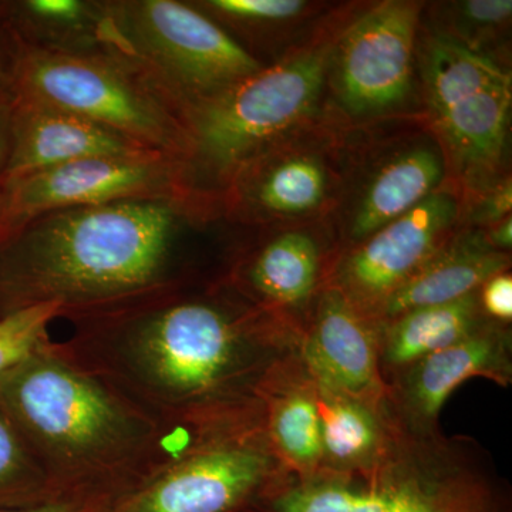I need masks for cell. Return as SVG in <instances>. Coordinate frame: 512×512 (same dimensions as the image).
I'll return each instance as SVG.
<instances>
[{
	"mask_svg": "<svg viewBox=\"0 0 512 512\" xmlns=\"http://www.w3.org/2000/svg\"><path fill=\"white\" fill-rule=\"evenodd\" d=\"M222 279L252 306L288 323V311L305 309L320 291L319 242L302 228L241 242Z\"/></svg>",
	"mask_w": 512,
	"mask_h": 512,
	"instance_id": "cell-15",
	"label": "cell"
},
{
	"mask_svg": "<svg viewBox=\"0 0 512 512\" xmlns=\"http://www.w3.org/2000/svg\"><path fill=\"white\" fill-rule=\"evenodd\" d=\"M485 239L497 251L507 252V249L510 251L512 242L511 215L490 227V232L485 235Z\"/></svg>",
	"mask_w": 512,
	"mask_h": 512,
	"instance_id": "cell-33",
	"label": "cell"
},
{
	"mask_svg": "<svg viewBox=\"0 0 512 512\" xmlns=\"http://www.w3.org/2000/svg\"><path fill=\"white\" fill-rule=\"evenodd\" d=\"M393 512H507L493 491L461 478L424 477L387 470Z\"/></svg>",
	"mask_w": 512,
	"mask_h": 512,
	"instance_id": "cell-24",
	"label": "cell"
},
{
	"mask_svg": "<svg viewBox=\"0 0 512 512\" xmlns=\"http://www.w3.org/2000/svg\"><path fill=\"white\" fill-rule=\"evenodd\" d=\"M421 76L447 163L470 190L490 183L507 143L511 74L474 47L436 35L423 43Z\"/></svg>",
	"mask_w": 512,
	"mask_h": 512,
	"instance_id": "cell-8",
	"label": "cell"
},
{
	"mask_svg": "<svg viewBox=\"0 0 512 512\" xmlns=\"http://www.w3.org/2000/svg\"><path fill=\"white\" fill-rule=\"evenodd\" d=\"M194 8L227 30L252 35L256 29L279 25L301 16L308 3L301 0H197Z\"/></svg>",
	"mask_w": 512,
	"mask_h": 512,
	"instance_id": "cell-26",
	"label": "cell"
},
{
	"mask_svg": "<svg viewBox=\"0 0 512 512\" xmlns=\"http://www.w3.org/2000/svg\"><path fill=\"white\" fill-rule=\"evenodd\" d=\"M18 53L19 43L15 37L0 29V94L12 93Z\"/></svg>",
	"mask_w": 512,
	"mask_h": 512,
	"instance_id": "cell-30",
	"label": "cell"
},
{
	"mask_svg": "<svg viewBox=\"0 0 512 512\" xmlns=\"http://www.w3.org/2000/svg\"><path fill=\"white\" fill-rule=\"evenodd\" d=\"M460 201L439 190L349 249L330 285L377 322L390 295L450 241Z\"/></svg>",
	"mask_w": 512,
	"mask_h": 512,
	"instance_id": "cell-12",
	"label": "cell"
},
{
	"mask_svg": "<svg viewBox=\"0 0 512 512\" xmlns=\"http://www.w3.org/2000/svg\"><path fill=\"white\" fill-rule=\"evenodd\" d=\"M380 330L379 322L329 284L319 292L301 335V362L313 379L382 410L387 387L379 362Z\"/></svg>",
	"mask_w": 512,
	"mask_h": 512,
	"instance_id": "cell-13",
	"label": "cell"
},
{
	"mask_svg": "<svg viewBox=\"0 0 512 512\" xmlns=\"http://www.w3.org/2000/svg\"><path fill=\"white\" fill-rule=\"evenodd\" d=\"M0 404L60 498L109 510L195 434L161 423L52 339L0 380Z\"/></svg>",
	"mask_w": 512,
	"mask_h": 512,
	"instance_id": "cell-3",
	"label": "cell"
},
{
	"mask_svg": "<svg viewBox=\"0 0 512 512\" xmlns=\"http://www.w3.org/2000/svg\"><path fill=\"white\" fill-rule=\"evenodd\" d=\"M447 164L440 141L431 137L414 138L390 151L353 195L346 222L350 244L355 247L439 191Z\"/></svg>",
	"mask_w": 512,
	"mask_h": 512,
	"instance_id": "cell-17",
	"label": "cell"
},
{
	"mask_svg": "<svg viewBox=\"0 0 512 512\" xmlns=\"http://www.w3.org/2000/svg\"><path fill=\"white\" fill-rule=\"evenodd\" d=\"M458 13L468 26L497 28L511 19V0H468L458 3Z\"/></svg>",
	"mask_w": 512,
	"mask_h": 512,
	"instance_id": "cell-28",
	"label": "cell"
},
{
	"mask_svg": "<svg viewBox=\"0 0 512 512\" xmlns=\"http://www.w3.org/2000/svg\"><path fill=\"white\" fill-rule=\"evenodd\" d=\"M511 205V178H508L485 192L483 200L478 201L476 210L471 212V220L476 221V224H487L493 227L510 217Z\"/></svg>",
	"mask_w": 512,
	"mask_h": 512,
	"instance_id": "cell-29",
	"label": "cell"
},
{
	"mask_svg": "<svg viewBox=\"0 0 512 512\" xmlns=\"http://www.w3.org/2000/svg\"><path fill=\"white\" fill-rule=\"evenodd\" d=\"M13 94H0V188L5 180L10 153Z\"/></svg>",
	"mask_w": 512,
	"mask_h": 512,
	"instance_id": "cell-31",
	"label": "cell"
},
{
	"mask_svg": "<svg viewBox=\"0 0 512 512\" xmlns=\"http://www.w3.org/2000/svg\"><path fill=\"white\" fill-rule=\"evenodd\" d=\"M0 29L30 49L110 53L104 0H0Z\"/></svg>",
	"mask_w": 512,
	"mask_h": 512,
	"instance_id": "cell-20",
	"label": "cell"
},
{
	"mask_svg": "<svg viewBox=\"0 0 512 512\" xmlns=\"http://www.w3.org/2000/svg\"><path fill=\"white\" fill-rule=\"evenodd\" d=\"M174 194L187 192L181 163L173 157L83 158L5 181L0 188V239L46 212Z\"/></svg>",
	"mask_w": 512,
	"mask_h": 512,
	"instance_id": "cell-9",
	"label": "cell"
},
{
	"mask_svg": "<svg viewBox=\"0 0 512 512\" xmlns=\"http://www.w3.org/2000/svg\"><path fill=\"white\" fill-rule=\"evenodd\" d=\"M348 477L322 471L312 477L286 478L252 512H393L386 470L365 487L350 483Z\"/></svg>",
	"mask_w": 512,
	"mask_h": 512,
	"instance_id": "cell-23",
	"label": "cell"
},
{
	"mask_svg": "<svg viewBox=\"0 0 512 512\" xmlns=\"http://www.w3.org/2000/svg\"><path fill=\"white\" fill-rule=\"evenodd\" d=\"M143 153L157 151L70 111L13 94L10 153L3 183L83 158Z\"/></svg>",
	"mask_w": 512,
	"mask_h": 512,
	"instance_id": "cell-16",
	"label": "cell"
},
{
	"mask_svg": "<svg viewBox=\"0 0 512 512\" xmlns=\"http://www.w3.org/2000/svg\"><path fill=\"white\" fill-rule=\"evenodd\" d=\"M485 322L478 291L444 305L406 312L382 325L380 370L396 375L423 357L466 338Z\"/></svg>",
	"mask_w": 512,
	"mask_h": 512,
	"instance_id": "cell-22",
	"label": "cell"
},
{
	"mask_svg": "<svg viewBox=\"0 0 512 512\" xmlns=\"http://www.w3.org/2000/svg\"><path fill=\"white\" fill-rule=\"evenodd\" d=\"M478 302L487 320L507 325L512 319V278L507 271L494 275L480 289Z\"/></svg>",
	"mask_w": 512,
	"mask_h": 512,
	"instance_id": "cell-27",
	"label": "cell"
},
{
	"mask_svg": "<svg viewBox=\"0 0 512 512\" xmlns=\"http://www.w3.org/2000/svg\"><path fill=\"white\" fill-rule=\"evenodd\" d=\"M340 178L332 148L296 134L251 158L222 192V215L239 229H269L328 210Z\"/></svg>",
	"mask_w": 512,
	"mask_h": 512,
	"instance_id": "cell-11",
	"label": "cell"
},
{
	"mask_svg": "<svg viewBox=\"0 0 512 512\" xmlns=\"http://www.w3.org/2000/svg\"><path fill=\"white\" fill-rule=\"evenodd\" d=\"M258 397L269 446L296 477L323 471L322 440L315 382L302 363V373L288 375L284 356L266 373Z\"/></svg>",
	"mask_w": 512,
	"mask_h": 512,
	"instance_id": "cell-18",
	"label": "cell"
},
{
	"mask_svg": "<svg viewBox=\"0 0 512 512\" xmlns=\"http://www.w3.org/2000/svg\"><path fill=\"white\" fill-rule=\"evenodd\" d=\"M106 505L77 498H57L37 507L20 508V510H0V512H109Z\"/></svg>",
	"mask_w": 512,
	"mask_h": 512,
	"instance_id": "cell-32",
	"label": "cell"
},
{
	"mask_svg": "<svg viewBox=\"0 0 512 512\" xmlns=\"http://www.w3.org/2000/svg\"><path fill=\"white\" fill-rule=\"evenodd\" d=\"M476 376L511 383V336L500 323L487 320L454 345L396 373L390 394L404 423L414 433L429 434L450 394Z\"/></svg>",
	"mask_w": 512,
	"mask_h": 512,
	"instance_id": "cell-14",
	"label": "cell"
},
{
	"mask_svg": "<svg viewBox=\"0 0 512 512\" xmlns=\"http://www.w3.org/2000/svg\"><path fill=\"white\" fill-rule=\"evenodd\" d=\"M111 55L183 114L264 67L227 30L180 0H104ZM183 120V119H181Z\"/></svg>",
	"mask_w": 512,
	"mask_h": 512,
	"instance_id": "cell-5",
	"label": "cell"
},
{
	"mask_svg": "<svg viewBox=\"0 0 512 512\" xmlns=\"http://www.w3.org/2000/svg\"><path fill=\"white\" fill-rule=\"evenodd\" d=\"M60 342L84 369L178 430L200 431L261 409L259 386L282 357L288 323L224 281L156 293L69 319Z\"/></svg>",
	"mask_w": 512,
	"mask_h": 512,
	"instance_id": "cell-1",
	"label": "cell"
},
{
	"mask_svg": "<svg viewBox=\"0 0 512 512\" xmlns=\"http://www.w3.org/2000/svg\"><path fill=\"white\" fill-rule=\"evenodd\" d=\"M510 258L487 239L467 235L450 239L419 271L387 298L380 309V325L413 309L444 305L477 292L494 275L507 271Z\"/></svg>",
	"mask_w": 512,
	"mask_h": 512,
	"instance_id": "cell-19",
	"label": "cell"
},
{
	"mask_svg": "<svg viewBox=\"0 0 512 512\" xmlns=\"http://www.w3.org/2000/svg\"><path fill=\"white\" fill-rule=\"evenodd\" d=\"M57 498L46 471L0 404V510L37 507Z\"/></svg>",
	"mask_w": 512,
	"mask_h": 512,
	"instance_id": "cell-25",
	"label": "cell"
},
{
	"mask_svg": "<svg viewBox=\"0 0 512 512\" xmlns=\"http://www.w3.org/2000/svg\"><path fill=\"white\" fill-rule=\"evenodd\" d=\"M221 208L188 194L50 211L0 239V318L57 305L60 319L217 281L198 239Z\"/></svg>",
	"mask_w": 512,
	"mask_h": 512,
	"instance_id": "cell-2",
	"label": "cell"
},
{
	"mask_svg": "<svg viewBox=\"0 0 512 512\" xmlns=\"http://www.w3.org/2000/svg\"><path fill=\"white\" fill-rule=\"evenodd\" d=\"M12 94L70 111L180 163L187 156L178 111L120 56L19 45Z\"/></svg>",
	"mask_w": 512,
	"mask_h": 512,
	"instance_id": "cell-6",
	"label": "cell"
},
{
	"mask_svg": "<svg viewBox=\"0 0 512 512\" xmlns=\"http://www.w3.org/2000/svg\"><path fill=\"white\" fill-rule=\"evenodd\" d=\"M420 12V3L389 0L339 33L328 80L350 116H382L409 97Z\"/></svg>",
	"mask_w": 512,
	"mask_h": 512,
	"instance_id": "cell-10",
	"label": "cell"
},
{
	"mask_svg": "<svg viewBox=\"0 0 512 512\" xmlns=\"http://www.w3.org/2000/svg\"><path fill=\"white\" fill-rule=\"evenodd\" d=\"M313 379V377H312ZM315 382L322 440L323 471L375 478L390 451L382 410L360 402L329 384Z\"/></svg>",
	"mask_w": 512,
	"mask_h": 512,
	"instance_id": "cell-21",
	"label": "cell"
},
{
	"mask_svg": "<svg viewBox=\"0 0 512 512\" xmlns=\"http://www.w3.org/2000/svg\"><path fill=\"white\" fill-rule=\"evenodd\" d=\"M336 39L313 40L183 111L188 151L181 173L187 194L221 208L222 192L242 165L302 131L328 82Z\"/></svg>",
	"mask_w": 512,
	"mask_h": 512,
	"instance_id": "cell-4",
	"label": "cell"
},
{
	"mask_svg": "<svg viewBox=\"0 0 512 512\" xmlns=\"http://www.w3.org/2000/svg\"><path fill=\"white\" fill-rule=\"evenodd\" d=\"M286 478L261 409L195 433L109 512H252Z\"/></svg>",
	"mask_w": 512,
	"mask_h": 512,
	"instance_id": "cell-7",
	"label": "cell"
}]
</instances>
